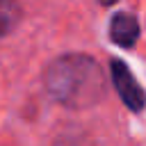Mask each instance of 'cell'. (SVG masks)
<instances>
[{
	"instance_id": "obj_3",
	"label": "cell",
	"mask_w": 146,
	"mask_h": 146,
	"mask_svg": "<svg viewBox=\"0 0 146 146\" xmlns=\"http://www.w3.org/2000/svg\"><path fill=\"white\" fill-rule=\"evenodd\" d=\"M110 36L116 46L121 48H132L139 39V23L132 14H125V11H119L114 14L112 23H110Z\"/></svg>"
},
{
	"instance_id": "obj_2",
	"label": "cell",
	"mask_w": 146,
	"mask_h": 146,
	"mask_svg": "<svg viewBox=\"0 0 146 146\" xmlns=\"http://www.w3.org/2000/svg\"><path fill=\"white\" fill-rule=\"evenodd\" d=\"M110 78H112V84H114L119 98L128 105V110L141 112L146 105V91L141 89V84L137 82V78L128 68V64H123L121 59H112L110 62Z\"/></svg>"
},
{
	"instance_id": "obj_5",
	"label": "cell",
	"mask_w": 146,
	"mask_h": 146,
	"mask_svg": "<svg viewBox=\"0 0 146 146\" xmlns=\"http://www.w3.org/2000/svg\"><path fill=\"white\" fill-rule=\"evenodd\" d=\"M116 0H100V5H105V7H110V5H114Z\"/></svg>"
},
{
	"instance_id": "obj_4",
	"label": "cell",
	"mask_w": 146,
	"mask_h": 146,
	"mask_svg": "<svg viewBox=\"0 0 146 146\" xmlns=\"http://www.w3.org/2000/svg\"><path fill=\"white\" fill-rule=\"evenodd\" d=\"M21 18V7L16 0H0V36L9 34Z\"/></svg>"
},
{
	"instance_id": "obj_1",
	"label": "cell",
	"mask_w": 146,
	"mask_h": 146,
	"mask_svg": "<svg viewBox=\"0 0 146 146\" xmlns=\"http://www.w3.org/2000/svg\"><path fill=\"white\" fill-rule=\"evenodd\" d=\"M43 84L52 100L71 110L94 107L107 94V78L100 64L80 52L57 57L46 68Z\"/></svg>"
}]
</instances>
